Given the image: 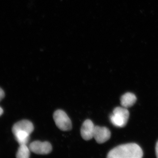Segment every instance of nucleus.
<instances>
[{
	"instance_id": "nucleus-1",
	"label": "nucleus",
	"mask_w": 158,
	"mask_h": 158,
	"mask_svg": "<svg viewBox=\"0 0 158 158\" xmlns=\"http://www.w3.org/2000/svg\"><path fill=\"white\" fill-rule=\"evenodd\" d=\"M143 155L141 148L135 143L118 145L108 153V158H141Z\"/></svg>"
},
{
	"instance_id": "nucleus-2",
	"label": "nucleus",
	"mask_w": 158,
	"mask_h": 158,
	"mask_svg": "<svg viewBox=\"0 0 158 158\" xmlns=\"http://www.w3.org/2000/svg\"><path fill=\"white\" fill-rule=\"evenodd\" d=\"M129 117V112L127 108L117 107L113 110L110 116L112 124L116 127H123L127 123Z\"/></svg>"
},
{
	"instance_id": "nucleus-3",
	"label": "nucleus",
	"mask_w": 158,
	"mask_h": 158,
	"mask_svg": "<svg viewBox=\"0 0 158 158\" xmlns=\"http://www.w3.org/2000/svg\"><path fill=\"white\" fill-rule=\"evenodd\" d=\"M53 118L56 125L59 129L62 131H69L72 129L71 121L64 111L62 110L55 111Z\"/></svg>"
},
{
	"instance_id": "nucleus-4",
	"label": "nucleus",
	"mask_w": 158,
	"mask_h": 158,
	"mask_svg": "<svg viewBox=\"0 0 158 158\" xmlns=\"http://www.w3.org/2000/svg\"><path fill=\"white\" fill-rule=\"evenodd\" d=\"M29 148L32 152L40 155L48 154L52 149V145L49 142L37 141L32 142L29 145Z\"/></svg>"
},
{
	"instance_id": "nucleus-5",
	"label": "nucleus",
	"mask_w": 158,
	"mask_h": 158,
	"mask_svg": "<svg viewBox=\"0 0 158 158\" xmlns=\"http://www.w3.org/2000/svg\"><path fill=\"white\" fill-rule=\"evenodd\" d=\"M111 132L107 128L96 126L94 128L93 138L99 144L105 143L110 139Z\"/></svg>"
},
{
	"instance_id": "nucleus-6",
	"label": "nucleus",
	"mask_w": 158,
	"mask_h": 158,
	"mask_svg": "<svg viewBox=\"0 0 158 158\" xmlns=\"http://www.w3.org/2000/svg\"><path fill=\"white\" fill-rule=\"evenodd\" d=\"M94 126V123L90 119H87L82 124L81 128V135L84 140L88 141L93 138Z\"/></svg>"
},
{
	"instance_id": "nucleus-7",
	"label": "nucleus",
	"mask_w": 158,
	"mask_h": 158,
	"mask_svg": "<svg viewBox=\"0 0 158 158\" xmlns=\"http://www.w3.org/2000/svg\"><path fill=\"white\" fill-rule=\"evenodd\" d=\"M34 130V125L31 121L27 120H21L16 123L13 125L12 129L13 134L16 133V132L21 131L26 132L31 135Z\"/></svg>"
},
{
	"instance_id": "nucleus-8",
	"label": "nucleus",
	"mask_w": 158,
	"mask_h": 158,
	"mask_svg": "<svg viewBox=\"0 0 158 158\" xmlns=\"http://www.w3.org/2000/svg\"><path fill=\"white\" fill-rule=\"evenodd\" d=\"M137 98L134 94L128 92L123 95L120 98L121 105L123 107H131L135 104Z\"/></svg>"
},
{
	"instance_id": "nucleus-9",
	"label": "nucleus",
	"mask_w": 158,
	"mask_h": 158,
	"mask_svg": "<svg viewBox=\"0 0 158 158\" xmlns=\"http://www.w3.org/2000/svg\"><path fill=\"white\" fill-rule=\"evenodd\" d=\"M13 134L15 137V139L18 142L19 145L27 144L28 142H29L30 135V134H29V133L26 132L19 131L16 132V133Z\"/></svg>"
},
{
	"instance_id": "nucleus-10",
	"label": "nucleus",
	"mask_w": 158,
	"mask_h": 158,
	"mask_svg": "<svg viewBox=\"0 0 158 158\" xmlns=\"http://www.w3.org/2000/svg\"><path fill=\"white\" fill-rule=\"evenodd\" d=\"M30 150L27 144L19 145L16 156L18 158H28L30 156Z\"/></svg>"
},
{
	"instance_id": "nucleus-11",
	"label": "nucleus",
	"mask_w": 158,
	"mask_h": 158,
	"mask_svg": "<svg viewBox=\"0 0 158 158\" xmlns=\"http://www.w3.org/2000/svg\"><path fill=\"white\" fill-rule=\"evenodd\" d=\"M5 94L4 90L0 88V102L5 97Z\"/></svg>"
},
{
	"instance_id": "nucleus-12",
	"label": "nucleus",
	"mask_w": 158,
	"mask_h": 158,
	"mask_svg": "<svg viewBox=\"0 0 158 158\" xmlns=\"http://www.w3.org/2000/svg\"><path fill=\"white\" fill-rule=\"evenodd\" d=\"M156 156L158 158V141L157 142L156 144Z\"/></svg>"
},
{
	"instance_id": "nucleus-13",
	"label": "nucleus",
	"mask_w": 158,
	"mask_h": 158,
	"mask_svg": "<svg viewBox=\"0 0 158 158\" xmlns=\"http://www.w3.org/2000/svg\"><path fill=\"white\" fill-rule=\"evenodd\" d=\"M3 110L0 107V116L3 114Z\"/></svg>"
}]
</instances>
